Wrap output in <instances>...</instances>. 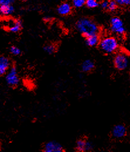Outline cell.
I'll return each mask as SVG.
<instances>
[{
	"label": "cell",
	"mask_w": 130,
	"mask_h": 152,
	"mask_svg": "<svg viewBox=\"0 0 130 152\" xmlns=\"http://www.w3.org/2000/svg\"><path fill=\"white\" fill-rule=\"evenodd\" d=\"M76 27L78 32L85 38L89 36L99 34L100 28L97 24L90 18H83L77 21Z\"/></svg>",
	"instance_id": "1"
},
{
	"label": "cell",
	"mask_w": 130,
	"mask_h": 152,
	"mask_svg": "<svg viewBox=\"0 0 130 152\" xmlns=\"http://www.w3.org/2000/svg\"><path fill=\"white\" fill-rule=\"evenodd\" d=\"M99 44L101 50L107 54H111L115 52L119 47L117 39L111 36L103 38L100 39Z\"/></svg>",
	"instance_id": "2"
},
{
	"label": "cell",
	"mask_w": 130,
	"mask_h": 152,
	"mask_svg": "<svg viewBox=\"0 0 130 152\" xmlns=\"http://www.w3.org/2000/svg\"><path fill=\"white\" fill-rule=\"evenodd\" d=\"M113 63L114 67L118 71H124L127 68L129 64V58L123 53H117L114 58Z\"/></svg>",
	"instance_id": "3"
},
{
	"label": "cell",
	"mask_w": 130,
	"mask_h": 152,
	"mask_svg": "<svg viewBox=\"0 0 130 152\" xmlns=\"http://www.w3.org/2000/svg\"><path fill=\"white\" fill-rule=\"evenodd\" d=\"M110 28L113 33L118 35L124 34L126 31L123 21L117 17H114L111 19Z\"/></svg>",
	"instance_id": "4"
},
{
	"label": "cell",
	"mask_w": 130,
	"mask_h": 152,
	"mask_svg": "<svg viewBox=\"0 0 130 152\" xmlns=\"http://www.w3.org/2000/svg\"><path fill=\"white\" fill-rule=\"evenodd\" d=\"M6 81L7 83L11 86H15L18 84L19 77L16 68L12 67L6 76Z\"/></svg>",
	"instance_id": "5"
},
{
	"label": "cell",
	"mask_w": 130,
	"mask_h": 152,
	"mask_svg": "<svg viewBox=\"0 0 130 152\" xmlns=\"http://www.w3.org/2000/svg\"><path fill=\"white\" fill-rule=\"evenodd\" d=\"M127 134V129L124 125L118 124L113 127L111 135L115 139L124 138Z\"/></svg>",
	"instance_id": "6"
},
{
	"label": "cell",
	"mask_w": 130,
	"mask_h": 152,
	"mask_svg": "<svg viewBox=\"0 0 130 152\" xmlns=\"http://www.w3.org/2000/svg\"><path fill=\"white\" fill-rule=\"evenodd\" d=\"M76 149L80 152H89L93 149V144L85 139H78L76 143Z\"/></svg>",
	"instance_id": "7"
},
{
	"label": "cell",
	"mask_w": 130,
	"mask_h": 152,
	"mask_svg": "<svg viewBox=\"0 0 130 152\" xmlns=\"http://www.w3.org/2000/svg\"><path fill=\"white\" fill-rule=\"evenodd\" d=\"M44 151L45 152H63V148L60 143L51 141L45 145Z\"/></svg>",
	"instance_id": "8"
},
{
	"label": "cell",
	"mask_w": 130,
	"mask_h": 152,
	"mask_svg": "<svg viewBox=\"0 0 130 152\" xmlns=\"http://www.w3.org/2000/svg\"><path fill=\"white\" fill-rule=\"evenodd\" d=\"M10 66V61L9 59L5 56H0V76L5 74L9 69Z\"/></svg>",
	"instance_id": "9"
},
{
	"label": "cell",
	"mask_w": 130,
	"mask_h": 152,
	"mask_svg": "<svg viewBox=\"0 0 130 152\" xmlns=\"http://www.w3.org/2000/svg\"><path fill=\"white\" fill-rule=\"evenodd\" d=\"M72 8L71 5L68 2L62 3L58 7L57 11L59 14L61 15H68L72 12Z\"/></svg>",
	"instance_id": "10"
},
{
	"label": "cell",
	"mask_w": 130,
	"mask_h": 152,
	"mask_svg": "<svg viewBox=\"0 0 130 152\" xmlns=\"http://www.w3.org/2000/svg\"><path fill=\"white\" fill-rule=\"evenodd\" d=\"M95 67V64L94 62L90 59H87L84 61L81 66V69L83 72L85 73H88L92 71Z\"/></svg>",
	"instance_id": "11"
},
{
	"label": "cell",
	"mask_w": 130,
	"mask_h": 152,
	"mask_svg": "<svg viewBox=\"0 0 130 152\" xmlns=\"http://www.w3.org/2000/svg\"><path fill=\"white\" fill-rule=\"evenodd\" d=\"M100 39L98 34L92 35L86 37V43L89 47H95L100 42Z\"/></svg>",
	"instance_id": "12"
},
{
	"label": "cell",
	"mask_w": 130,
	"mask_h": 152,
	"mask_svg": "<svg viewBox=\"0 0 130 152\" xmlns=\"http://www.w3.org/2000/svg\"><path fill=\"white\" fill-rule=\"evenodd\" d=\"M15 11V8L12 5H6L0 6V13L1 14L8 16L12 14Z\"/></svg>",
	"instance_id": "13"
},
{
	"label": "cell",
	"mask_w": 130,
	"mask_h": 152,
	"mask_svg": "<svg viewBox=\"0 0 130 152\" xmlns=\"http://www.w3.org/2000/svg\"><path fill=\"white\" fill-rule=\"evenodd\" d=\"M23 27V24L21 20H17L12 22V24L9 26V31L13 33L20 32Z\"/></svg>",
	"instance_id": "14"
},
{
	"label": "cell",
	"mask_w": 130,
	"mask_h": 152,
	"mask_svg": "<svg viewBox=\"0 0 130 152\" xmlns=\"http://www.w3.org/2000/svg\"><path fill=\"white\" fill-rule=\"evenodd\" d=\"M85 4L89 8H94L99 6V1L97 0H86Z\"/></svg>",
	"instance_id": "15"
},
{
	"label": "cell",
	"mask_w": 130,
	"mask_h": 152,
	"mask_svg": "<svg viewBox=\"0 0 130 152\" xmlns=\"http://www.w3.org/2000/svg\"><path fill=\"white\" fill-rule=\"evenodd\" d=\"M44 51L48 54H53L56 52V47L52 44H48L44 47Z\"/></svg>",
	"instance_id": "16"
},
{
	"label": "cell",
	"mask_w": 130,
	"mask_h": 152,
	"mask_svg": "<svg viewBox=\"0 0 130 152\" xmlns=\"http://www.w3.org/2000/svg\"><path fill=\"white\" fill-rule=\"evenodd\" d=\"M117 7V4L115 0H110L108 1V5L107 7V10L110 11H114L116 10Z\"/></svg>",
	"instance_id": "17"
},
{
	"label": "cell",
	"mask_w": 130,
	"mask_h": 152,
	"mask_svg": "<svg viewBox=\"0 0 130 152\" xmlns=\"http://www.w3.org/2000/svg\"><path fill=\"white\" fill-rule=\"evenodd\" d=\"M86 0H72L73 5L75 8H81L85 5Z\"/></svg>",
	"instance_id": "18"
},
{
	"label": "cell",
	"mask_w": 130,
	"mask_h": 152,
	"mask_svg": "<svg viewBox=\"0 0 130 152\" xmlns=\"http://www.w3.org/2000/svg\"><path fill=\"white\" fill-rule=\"evenodd\" d=\"M10 52L12 54H13L14 55H16V56L20 55L21 53V50L17 47H12L10 48Z\"/></svg>",
	"instance_id": "19"
},
{
	"label": "cell",
	"mask_w": 130,
	"mask_h": 152,
	"mask_svg": "<svg viewBox=\"0 0 130 152\" xmlns=\"http://www.w3.org/2000/svg\"><path fill=\"white\" fill-rule=\"evenodd\" d=\"M15 0H0V6L6 5H12Z\"/></svg>",
	"instance_id": "20"
},
{
	"label": "cell",
	"mask_w": 130,
	"mask_h": 152,
	"mask_svg": "<svg viewBox=\"0 0 130 152\" xmlns=\"http://www.w3.org/2000/svg\"><path fill=\"white\" fill-rule=\"evenodd\" d=\"M108 5V1L107 0H104L102 2L101 6L103 9H107Z\"/></svg>",
	"instance_id": "21"
},
{
	"label": "cell",
	"mask_w": 130,
	"mask_h": 152,
	"mask_svg": "<svg viewBox=\"0 0 130 152\" xmlns=\"http://www.w3.org/2000/svg\"><path fill=\"white\" fill-rule=\"evenodd\" d=\"M116 2L117 5H124V0H115Z\"/></svg>",
	"instance_id": "22"
},
{
	"label": "cell",
	"mask_w": 130,
	"mask_h": 152,
	"mask_svg": "<svg viewBox=\"0 0 130 152\" xmlns=\"http://www.w3.org/2000/svg\"><path fill=\"white\" fill-rule=\"evenodd\" d=\"M124 4L126 5H130V0H124Z\"/></svg>",
	"instance_id": "23"
},
{
	"label": "cell",
	"mask_w": 130,
	"mask_h": 152,
	"mask_svg": "<svg viewBox=\"0 0 130 152\" xmlns=\"http://www.w3.org/2000/svg\"></svg>",
	"instance_id": "24"
},
{
	"label": "cell",
	"mask_w": 130,
	"mask_h": 152,
	"mask_svg": "<svg viewBox=\"0 0 130 152\" xmlns=\"http://www.w3.org/2000/svg\"><path fill=\"white\" fill-rule=\"evenodd\" d=\"M24 1H26V0H24Z\"/></svg>",
	"instance_id": "25"
}]
</instances>
